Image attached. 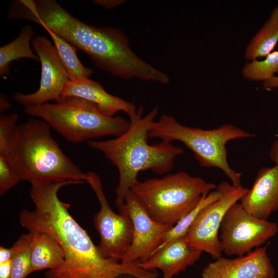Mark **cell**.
Listing matches in <instances>:
<instances>
[{"mask_svg":"<svg viewBox=\"0 0 278 278\" xmlns=\"http://www.w3.org/2000/svg\"><path fill=\"white\" fill-rule=\"evenodd\" d=\"M70 184L78 183L31 184L30 196L34 207L19 214L20 224L28 232H45L62 249L64 263L48 270L45 278H142L144 270L138 263H124L101 255L86 231L70 213V204L58 197L59 190Z\"/></svg>","mask_w":278,"mask_h":278,"instance_id":"1","label":"cell"},{"mask_svg":"<svg viewBox=\"0 0 278 278\" xmlns=\"http://www.w3.org/2000/svg\"><path fill=\"white\" fill-rule=\"evenodd\" d=\"M143 107L137 110L136 115L130 119L127 130L115 138L105 141L89 140V147L102 153L118 169L119 181L116 188L115 203L119 208L124 203L127 193L137 181L138 174L146 170L163 175L173 168L176 158L183 149L171 143L161 142L153 145L148 142L150 125L158 113L154 107L143 116Z\"/></svg>","mask_w":278,"mask_h":278,"instance_id":"2","label":"cell"},{"mask_svg":"<svg viewBox=\"0 0 278 278\" xmlns=\"http://www.w3.org/2000/svg\"><path fill=\"white\" fill-rule=\"evenodd\" d=\"M50 129L46 122L35 118L17 125L4 155L21 181L84 183L85 173L63 152Z\"/></svg>","mask_w":278,"mask_h":278,"instance_id":"3","label":"cell"},{"mask_svg":"<svg viewBox=\"0 0 278 278\" xmlns=\"http://www.w3.org/2000/svg\"><path fill=\"white\" fill-rule=\"evenodd\" d=\"M217 186L183 171L137 181L130 190L154 220L175 225Z\"/></svg>","mask_w":278,"mask_h":278,"instance_id":"4","label":"cell"},{"mask_svg":"<svg viewBox=\"0 0 278 278\" xmlns=\"http://www.w3.org/2000/svg\"><path fill=\"white\" fill-rule=\"evenodd\" d=\"M24 111L41 118L73 143L107 136L117 137L125 132L130 124V120L121 116L104 115L95 103L75 96L61 97L52 103L27 106Z\"/></svg>","mask_w":278,"mask_h":278,"instance_id":"5","label":"cell"},{"mask_svg":"<svg viewBox=\"0 0 278 278\" xmlns=\"http://www.w3.org/2000/svg\"><path fill=\"white\" fill-rule=\"evenodd\" d=\"M147 136L167 143L175 141L182 142L193 152L201 167L218 168L231 180L232 185L242 186L241 173L232 169L228 161L226 145L232 140L253 137V134L232 124L211 130L192 128L164 114L150 125Z\"/></svg>","mask_w":278,"mask_h":278,"instance_id":"6","label":"cell"},{"mask_svg":"<svg viewBox=\"0 0 278 278\" xmlns=\"http://www.w3.org/2000/svg\"><path fill=\"white\" fill-rule=\"evenodd\" d=\"M85 53L98 68L120 78H137L166 84L167 74L138 57L131 49L127 36L114 27L93 26Z\"/></svg>","mask_w":278,"mask_h":278,"instance_id":"7","label":"cell"},{"mask_svg":"<svg viewBox=\"0 0 278 278\" xmlns=\"http://www.w3.org/2000/svg\"><path fill=\"white\" fill-rule=\"evenodd\" d=\"M84 181L93 190L100 204L99 211L93 217L95 227L100 237L98 249L103 257L121 262L132 241L131 219L123 206L118 208V214L113 211L104 193L100 179L96 172H85Z\"/></svg>","mask_w":278,"mask_h":278,"instance_id":"8","label":"cell"},{"mask_svg":"<svg viewBox=\"0 0 278 278\" xmlns=\"http://www.w3.org/2000/svg\"><path fill=\"white\" fill-rule=\"evenodd\" d=\"M278 225L258 218L238 202L232 205L222 219L219 232L222 252L228 256H243L276 235Z\"/></svg>","mask_w":278,"mask_h":278,"instance_id":"9","label":"cell"},{"mask_svg":"<svg viewBox=\"0 0 278 278\" xmlns=\"http://www.w3.org/2000/svg\"><path fill=\"white\" fill-rule=\"evenodd\" d=\"M249 189L232 184L219 199L204 207L184 237L187 244L208 253L214 259L221 257L223 252L219 232L223 217L230 207L240 201Z\"/></svg>","mask_w":278,"mask_h":278,"instance_id":"10","label":"cell"},{"mask_svg":"<svg viewBox=\"0 0 278 278\" xmlns=\"http://www.w3.org/2000/svg\"><path fill=\"white\" fill-rule=\"evenodd\" d=\"M32 47L41 64V75L38 90L30 94L16 93L13 100L20 105L36 106L58 101L70 80L57 49L45 37L38 36L32 40Z\"/></svg>","mask_w":278,"mask_h":278,"instance_id":"11","label":"cell"},{"mask_svg":"<svg viewBox=\"0 0 278 278\" xmlns=\"http://www.w3.org/2000/svg\"><path fill=\"white\" fill-rule=\"evenodd\" d=\"M122 206L131 219L133 234L131 244L121 262L145 263L159 246L164 235L172 227L152 219L130 190L127 193Z\"/></svg>","mask_w":278,"mask_h":278,"instance_id":"12","label":"cell"},{"mask_svg":"<svg viewBox=\"0 0 278 278\" xmlns=\"http://www.w3.org/2000/svg\"><path fill=\"white\" fill-rule=\"evenodd\" d=\"M275 270L267 247L234 258L221 257L202 270V278H274Z\"/></svg>","mask_w":278,"mask_h":278,"instance_id":"13","label":"cell"},{"mask_svg":"<svg viewBox=\"0 0 278 278\" xmlns=\"http://www.w3.org/2000/svg\"><path fill=\"white\" fill-rule=\"evenodd\" d=\"M243 208L255 217L267 220L278 210V165L262 167L251 188L240 200Z\"/></svg>","mask_w":278,"mask_h":278,"instance_id":"14","label":"cell"},{"mask_svg":"<svg viewBox=\"0 0 278 278\" xmlns=\"http://www.w3.org/2000/svg\"><path fill=\"white\" fill-rule=\"evenodd\" d=\"M75 96L95 103L104 115L113 117L117 112L123 111L133 118L137 114L132 103L107 92L99 82L83 78L69 80L65 84L61 97Z\"/></svg>","mask_w":278,"mask_h":278,"instance_id":"15","label":"cell"},{"mask_svg":"<svg viewBox=\"0 0 278 278\" xmlns=\"http://www.w3.org/2000/svg\"><path fill=\"white\" fill-rule=\"evenodd\" d=\"M202 253L183 237L155 252L147 262L140 265L147 270H160L163 278H172L193 265Z\"/></svg>","mask_w":278,"mask_h":278,"instance_id":"16","label":"cell"},{"mask_svg":"<svg viewBox=\"0 0 278 278\" xmlns=\"http://www.w3.org/2000/svg\"><path fill=\"white\" fill-rule=\"evenodd\" d=\"M30 245L31 272L39 270H54L64 262L62 249L58 242L48 233L32 231Z\"/></svg>","mask_w":278,"mask_h":278,"instance_id":"17","label":"cell"},{"mask_svg":"<svg viewBox=\"0 0 278 278\" xmlns=\"http://www.w3.org/2000/svg\"><path fill=\"white\" fill-rule=\"evenodd\" d=\"M278 42V5L271 12L262 27L246 47L245 58L253 61L265 57L273 51Z\"/></svg>","mask_w":278,"mask_h":278,"instance_id":"18","label":"cell"},{"mask_svg":"<svg viewBox=\"0 0 278 278\" xmlns=\"http://www.w3.org/2000/svg\"><path fill=\"white\" fill-rule=\"evenodd\" d=\"M34 34L30 25L24 26L19 36L12 41L0 47V76L8 75L10 63L21 58L40 61L38 55L31 49L30 42Z\"/></svg>","mask_w":278,"mask_h":278,"instance_id":"19","label":"cell"},{"mask_svg":"<svg viewBox=\"0 0 278 278\" xmlns=\"http://www.w3.org/2000/svg\"><path fill=\"white\" fill-rule=\"evenodd\" d=\"M231 185L227 182H222L217 186L216 189L205 194L194 209L185 215L166 232L159 246L153 254L170 242L178 239L184 237L189 231L200 211L208 204L219 199Z\"/></svg>","mask_w":278,"mask_h":278,"instance_id":"20","label":"cell"},{"mask_svg":"<svg viewBox=\"0 0 278 278\" xmlns=\"http://www.w3.org/2000/svg\"><path fill=\"white\" fill-rule=\"evenodd\" d=\"M43 28L50 36L59 58L67 73L70 80L89 78L93 74V70L84 66L80 62L76 54L77 49L48 28Z\"/></svg>","mask_w":278,"mask_h":278,"instance_id":"21","label":"cell"},{"mask_svg":"<svg viewBox=\"0 0 278 278\" xmlns=\"http://www.w3.org/2000/svg\"><path fill=\"white\" fill-rule=\"evenodd\" d=\"M243 76L253 81H265L278 74V50L272 51L263 60L247 62L242 69Z\"/></svg>","mask_w":278,"mask_h":278,"instance_id":"22","label":"cell"},{"mask_svg":"<svg viewBox=\"0 0 278 278\" xmlns=\"http://www.w3.org/2000/svg\"><path fill=\"white\" fill-rule=\"evenodd\" d=\"M18 115L16 113L0 115V154L4 155L14 135Z\"/></svg>","mask_w":278,"mask_h":278,"instance_id":"23","label":"cell"},{"mask_svg":"<svg viewBox=\"0 0 278 278\" xmlns=\"http://www.w3.org/2000/svg\"><path fill=\"white\" fill-rule=\"evenodd\" d=\"M30 245L21 250L12 259L11 278H26L32 273Z\"/></svg>","mask_w":278,"mask_h":278,"instance_id":"24","label":"cell"},{"mask_svg":"<svg viewBox=\"0 0 278 278\" xmlns=\"http://www.w3.org/2000/svg\"><path fill=\"white\" fill-rule=\"evenodd\" d=\"M21 181L7 157L0 154V195L6 193Z\"/></svg>","mask_w":278,"mask_h":278,"instance_id":"25","label":"cell"},{"mask_svg":"<svg viewBox=\"0 0 278 278\" xmlns=\"http://www.w3.org/2000/svg\"><path fill=\"white\" fill-rule=\"evenodd\" d=\"M32 234L30 232L21 235L10 248L0 246V264L11 260L21 250L30 244Z\"/></svg>","mask_w":278,"mask_h":278,"instance_id":"26","label":"cell"},{"mask_svg":"<svg viewBox=\"0 0 278 278\" xmlns=\"http://www.w3.org/2000/svg\"><path fill=\"white\" fill-rule=\"evenodd\" d=\"M125 2L126 1L123 0H95L93 1L94 3L107 9L116 7L125 3Z\"/></svg>","mask_w":278,"mask_h":278,"instance_id":"27","label":"cell"},{"mask_svg":"<svg viewBox=\"0 0 278 278\" xmlns=\"http://www.w3.org/2000/svg\"><path fill=\"white\" fill-rule=\"evenodd\" d=\"M12 259L0 264V278H11Z\"/></svg>","mask_w":278,"mask_h":278,"instance_id":"28","label":"cell"},{"mask_svg":"<svg viewBox=\"0 0 278 278\" xmlns=\"http://www.w3.org/2000/svg\"><path fill=\"white\" fill-rule=\"evenodd\" d=\"M269 157L271 161L278 165V137L271 145L269 151Z\"/></svg>","mask_w":278,"mask_h":278,"instance_id":"29","label":"cell"},{"mask_svg":"<svg viewBox=\"0 0 278 278\" xmlns=\"http://www.w3.org/2000/svg\"><path fill=\"white\" fill-rule=\"evenodd\" d=\"M263 86L266 89H278V76H274L263 82Z\"/></svg>","mask_w":278,"mask_h":278,"instance_id":"30","label":"cell"},{"mask_svg":"<svg viewBox=\"0 0 278 278\" xmlns=\"http://www.w3.org/2000/svg\"><path fill=\"white\" fill-rule=\"evenodd\" d=\"M11 107L10 104L8 101L7 96L4 94H1L0 96V111L3 112L5 111L9 110Z\"/></svg>","mask_w":278,"mask_h":278,"instance_id":"31","label":"cell"}]
</instances>
